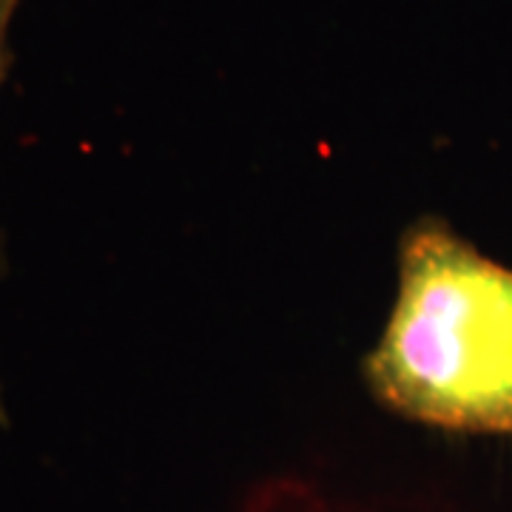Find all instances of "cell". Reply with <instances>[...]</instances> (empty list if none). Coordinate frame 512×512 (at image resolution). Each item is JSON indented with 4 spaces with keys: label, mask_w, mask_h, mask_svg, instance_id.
I'll use <instances>...</instances> for the list:
<instances>
[{
    "label": "cell",
    "mask_w": 512,
    "mask_h": 512,
    "mask_svg": "<svg viewBox=\"0 0 512 512\" xmlns=\"http://www.w3.org/2000/svg\"><path fill=\"white\" fill-rule=\"evenodd\" d=\"M365 379L396 416L512 436V268L439 217L413 222L399 242V299Z\"/></svg>",
    "instance_id": "1"
},
{
    "label": "cell",
    "mask_w": 512,
    "mask_h": 512,
    "mask_svg": "<svg viewBox=\"0 0 512 512\" xmlns=\"http://www.w3.org/2000/svg\"><path fill=\"white\" fill-rule=\"evenodd\" d=\"M23 0H0V86L9 74V66H12V49H9V29H12V20H15V12Z\"/></svg>",
    "instance_id": "2"
},
{
    "label": "cell",
    "mask_w": 512,
    "mask_h": 512,
    "mask_svg": "<svg viewBox=\"0 0 512 512\" xmlns=\"http://www.w3.org/2000/svg\"><path fill=\"white\" fill-rule=\"evenodd\" d=\"M6 271V254H3V234H0V274ZM0 421H6V410H3V396H0Z\"/></svg>",
    "instance_id": "3"
}]
</instances>
